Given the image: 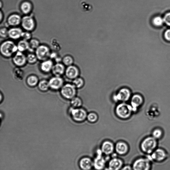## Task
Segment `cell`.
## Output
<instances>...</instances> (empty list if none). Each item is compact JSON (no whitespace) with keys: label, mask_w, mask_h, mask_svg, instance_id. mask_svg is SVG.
Returning <instances> with one entry per match:
<instances>
[{"label":"cell","mask_w":170,"mask_h":170,"mask_svg":"<svg viewBox=\"0 0 170 170\" xmlns=\"http://www.w3.org/2000/svg\"><path fill=\"white\" fill-rule=\"evenodd\" d=\"M115 111L116 116L122 120L129 118L133 113L131 105L126 102L119 103L115 107Z\"/></svg>","instance_id":"6da1fadb"},{"label":"cell","mask_w":170,"mask_h":170,"mask_svg":"<svg viewBox=\"0 0 170 170\" xmlns=\"http://www.w3.org/2000/svg\"><path fill=\"white\" fill-rule=\"evenodd\" d=\"M18 51L17 45L11 40L4 41L1 44L0 47L1 55L6 58L13 56Z\"/></svg>","instance_id":"7a4b0ae2"},{"label":"cell","mask_w":170,"mask_h":170,"mask_svg":"<svg viewBox=\"0 0 170 170\" xmlns=\"http://www.w3.org/2000/svg\"><path fill=\"white\" fill-rule=\"evenodd\" d=\"M68 113L74 121L78 123L85 121L88 113L84 108H75L71 106L69 109Z\"/></svg>","instance_id":"3957f363"},{"label":"cell","mask_w":170,"mask_h":170,"mask_svg":"<svg viewBox=\"0 0 170 170\" xmlns=\"http://www.w3.org/2000/svg\"><path fill=\"white\" fill-rule=\"evenodd\" d=\"M131 95L132 92L129 88L123 87L113 95L112 99L115 103L126 102L130 100Z\"/></svg>","instance_id":"277c9868"},{"label":"cell","mask_w":170,"mask_h":170,"mask_svg":"<svg viewBox=\"0 0 170 170\" xmlns=\"http://www.w3.org/2000/svg\"><path fill=\"white\" fill-rule=\"evenodd\" d=\"M61 93L64 98L70 100L76 96L77 89L73 84H65L61 89Z\"/></svg>","instance_id":"5b68a950"},{"label":"cell","mask_w":170,"mask_h":170,"mask_svg":"<svg viewBox=\"0 0 170 170\" xmlns=\"http://www.w3.org/2000/svg\"><path fill=\"white\" fill-rule=\"evenodd\" d=\"M157 145L156 139L153 137H148L143 141L141 144V148L144 152L150 154L155 151Z\"/></svg>","instance_id":"8992f818"},{"label":"cell","mask_w":170,"mask_h":170,"mask_svg":"<svg viewBox=\"0 0 170 170\" xmlns=\"http://www.w3.org/2000/svg\"><path fill=\"white\" fill-rule=\"evenodd\" d=\"M51 52L49 47L44 45H40L35 51V54L38 60L42 61L49 59Z\"/></svg>","instance_id":"52a82bcc"},{"label":"cell","mask_w":170,"mask_h":170,"mask_svg":"<svg viewBox=\"0 0 170 170\" xmlns=\"http://www.w3.org/2000/svg\"><path fill=\"white\" fill-rule=\"evenodd\" d=\"M21 25L24 30L31 32L35 30L36 27L35 20L31 15H25L22 18Z\"/></svg>","instance_id":"ba28073f"},{"label":"cell","mask_w":170,"mask_h":170,"mask_svg":"<svg viewBox=\"0 0 170 170\" xmlns=\"http://www.w3.org/2000/svg\"><path fill=\"white\" fill-rule=\"evenodd\" d=\"M13 57V63L18 67H23L27 63L26 56L23 52L18 51Z\"/></svg>","instance_id":"9c48e42d"},{"label":"cell","mask_w":170,"mask_h":170,"mask_svg":"<svg viewBox=\"0 0 170 170\" xmlns=\"http://www.w3.org/2000/svg\"><path fill=\"white\" fill-rule=\"evenodd\" d=\"M151 164L147 159H140L136 160L133 165L134 170H150Z\"/></svg>","instance_id":"30bf717a"},{"label":"cell","mask_w":170,"mask_h":170,"mask_svg":"<svg viewBox=\"0 0 170 170\" xmlns=\"http://www.w3.org/2000/svg\"><path fill=\"white\" fill-rule=\"evenodd\" d=\"M49 88L53 90L61 89L64 85V81L61 77L54 76L49 81Z\"/></svg>","instance_id":"8fae6325"},{"label":"cell","mask_w":170,"mask_h":170,"mask_svg":"<svg viewBox=\"0 0 170 170\" xmlns=\"http://www.w3.org/2000/svg\"><path fill=\"white\" fill-rule=\"evenodd\" d=\"M65 74L66 77L69 79L73 80L79 77L80 71L77 66L72 65L66 69Z\"/></svg>","instance_id":"7c38bea8"},{"label":"cell","mask_w":170,"mask_h":170,"mask_svg":"<svg viewBox=\"0 0 170 170\" xmlns=\"http://www.w3.org/2000/svg\"><path fill=\"white\" fill-rule=\"evenodd\" d=\"M130 105L131 106L133 113L137 110L138 108L143 103V98L140 94H134L130 99Z\"/></svg>","instance_id":"4fadbf2b"},{"label":"cell","mask_w":170,"mask_h":170,"mask_svg":"<svg viewBox=\"0 0 170 170\" xmlns=\"http://www.w3.org/2000/svg\"><path fill=\"white\" fill-rule=\"evenodd\" d=\"M22 18L18 14L10 15L8 18L7 23L10 26L12 27H17L21 24Z\"/></svg>","instance_id":"5bb4252c"},{"label":"cell","mask_w":170,"mask_h":170,"mask_svg":"<svg viewBox=\"0 0 170 170\" xmlns=\"http://www.w3.org/2000/svg\"><path fill=\"white\" fill-rule=\"evenodd\" d=\"M23 32L22 29L20 28L12 27L9 30V37L12 39L18 40L22 38Z\"/></svg>","instance_id":"9a60e30c"},{"label":"cell","mask_w":170,"mask_h":170,"mask_svg":"<svg viewBox=\"0 0 170 170\" xmlns=\"http://www.w3.org/2000/svg\"><path fill=\"white\" fill-rule=\"evenodd\" d=\"M65 65L63 63H56L53 65L51 71L54 76L61 77L65 73Z\"/></svg>","instance_id":"2e32d148"},{"label":"cell","mask_w":170,"mask_h":170,"mask_svg":"<svg viewBox=\"0 0 170 170\" xmlns=\"http://www.w3.org/2000/svg\"><path fill=\"white\" fill-rule=\"evenodd\" d=\"M152 160L160 162L164 160L167 157V154L162 149L158 148L153 152L151 156Z\"/></svg>","instance_id":"e0dca14e"},{"label":"cell","mask_w":170,"mask_h":170,"mask_svg":"<svg viewBox=\"0 0 170 170\" xmlns=\"http://www.w3.org/2000/svg\"><path fill=\"white\" fill-rule=\"evenodd\" d=\"M105 163L106 161L102 155L97 154V157L94 160L93 166L97 170H101L105 167Z\"/></svg>","instance_id":"ac0fdd59"},{"label":"cell","mask_w":170,"mask_h":170,"mask_svg":"<svg viewBox=\"0 0 170 170\" xmlns=\"http://www.w3.org/2000/svg\"><path fill=\"white\" fill-rule=\"evenodd\" d=\"M53 65V63L52 60L49 59L42 61L40 65V68L43 72L48 73L52 71Z\"/></svg>","instance_id":"d6986e66"},{"label":"cell","mask_w":170,"mask_h":170,"mask_svg":"<svg viewBox=\"0 0 170 170\" xmlns=\"http://www.w3.org/2000/svg\"><path fill=\"white\" fill-rule=\"evenodd\" d=\"M101 148L102 152L106 155L111 154L113 152L114 150L113 144L109 141H106L104 143Z\"/></svg>","instance_id":"ffe728a7"},{"label":"cell","mask_w":170,"mask_h":170,"mask_svg":"<svg viewBox=\"0 0 170 170\" xmlns=\"http://www.w3.org/2000/svg\"><path fill=\"white\" fill-rule=\"evenodd\" d=\"M80 165L81 168L83 170H89L93 166V163L90 159L84 158L81 160Z\"/></svg>","instance_id":"44dd1931"},{"label":"cell","mask_w":170,"mask_h":170,"mask_svg":"<svg viewBox=\"0 0 170 170\" xmlns=\"http://www.w3.org/2000/svg\"><path fill=\"white\" fill-rule=\"evenodd\" d=\"M122 164L121 160L114 158L109 162V168L110 170H119L121 168Z\"/></svg>","instance_id":"7402d4cb"},{"label":"cell","mask_w":170,"mask_h":170,"mask_svg":"<svg viewBox=\"0 0 170 170\" xmlns=\"http://www.w3.org/2000/svg\"><path fill=\"white\" fill-rule=\"evenodd\" d=\"M32 4L28 2H23L20 6V10L22 13L25 15H29L32 10Z\"/></svg>","instance_id":"603a6c76"},{"label":"cell","mask_w":170,"mask_h":170,"mask_svg":"<svg viewBox=\"0 0 170 170\" xmlns=\"http://www.w3.org/2000/svg\"><path fill=\"white\" fill-rule=\"evenodd\" d=\"M18 51L23 52L30 49V44L28 41L23 39L19 41L17 44Z\"/></svg>","instance_id":"cb8c5ba5"},{"label":"cell","mask_w":170,"mask_h":170,"mask_svg":"<svg viewBox=\"0 0 170 170\" xmlns=\"http://www.w3.org/2000/svg\"><path fill=\"white\" fill-rule=\"evenodd\" d=\"M116 151L120 155L125 154L128 150V147L126 144L124 142H119L116 145Z\"/></svg>","instance_id":"d4e9b609"},{"label":"cell","mask_w":170,"mask_h":170,"mask_svg":"<svg viewBox=\"0 0 170 170\" xmlns=\"http://www.w3.org/2000/svg\"><path fill=\"white\" fill-rule=\"evenodd\" d=\"M27 84L31 87H34L38 85L39 82V79L37 76L32 75L29 76L26 80Z\"/></svg>","instance_id":"484cf974"},{"label":"cell","mask_w":170,"mask_h":170,"mask_svg":"<svg viewBox=\"0 0 170 170\" xmlns=\"http://www.w3.org/2000/svg\"><path fill=\"white\" fill-rule=\"evenodd\" d=\"M70 104L71 106L75 108L82 107L83 105V102L81 98L76 96L70 100Z\"/></svg>","instance_id":"4316f807"},{"label":"cell","mask_w":170,"mask_h":170,"mask_svg":"<svg viewBox=\"0 0 170 170\" xmlns=\"http://www.w3.org/2000/svg\"><path fill=\"white\" fill-rule=\"evenodd\" d=\"M152 24L155 27H160L163 26L164 23L163 18L158 15L153 18L151 21Z\"/></svg>","instance_id":"83f0119b"},{"label":"cell","mask_w":170,"mask_h":170,"mask_svg":"<svg viewBox=\"0 0 170 170\" xmlns=\"http://www.w3.org/2000/svg\"><path fill=\"white\" fill-rule=\"evenodd\" d=\"M85 84L84 80L82 77H78L73 80L72 84L77 89H80L83 87Z\"/></svg>","instance_id":"f1b7e54d"},{"label":"cell","mask_w":170,"mask_h":170,"mask_svg":"<svg viewBox=\"0 0 170 170\" xmlns=\"http://www.w3.org/2000/svg\"><path fill=\"white\" fill-rule=\"evenodd\" d=\"M29 42L30 46V49L29 51L31 53L35 51L36 49L40 45L39 41L36 39H32Z\"/></svg>","instance_id":"f546056e"},{"label":"cell","mask_w":170,"mask_h":170,"mask_svg":"<svg viewBox=\"0 0 170 170\" xmlns=\"http://www.w3.org/2000/svg\"><path fill=\"white\" fill-rule=\"evenodd\" d=\"M13 74L14 77L19 81L22 80L24 77V73L23 70L20 67H16L13 70Z\"/></svg>","instance_id":"4dcf8cb0"},{"label":"cell","mask_w":170,"mask_h":170,"mask_svg":"<svg viewBox=\"0 0 170 170\" xmlns=\"http://www.w3.org/2000/svg\"><path fill=\"white\" fill-rule=\"evenodd\" d=\"M99 120V116L95 112H90L87 116V120L89 122L92 123H96Z\"/></svg>","instance_id":"1f68e13d"},{"label":"cell","mask_w":170,"mask_h":170,"mask_svg":"<svg viewBox=\"0 0 170 170\" xmlns=\"http://www.w3.org/2000/svg\"><path fill=\"white\" fill-rule=\"evenodd\" d=\"M38 86L39 89L43 92H46L50 88L49 81L46 80H42L39 81Z\"/></svg>","instance_id":"d6a6232c"},{"label":"cell","mask_w":170,"mask_h":170,"mask_svg":"<svg viewBox=\"0 0 170 170\" xmlns=\"http://www.w3.org/2000/svg\"><path fill=\"white\" fill-rule=\"evenodd\" d=\"M26 57L27 63L30 64H35L38 60L35 54L32 53L28 54L26 56Z\"/></svg>","instance_id":"836d02e7"},{"label":"cell","mask_w":170,"mask_h":170,"mask_svg":"<svg viewBox=\"0 0 170 170\" xmlns=\"http://www.w3.org/2000/svg\"><path fill=\"white\" fill-rule=\"evenodd\" d=\"M73 57L69 55H66L62 59V63L65 66L67 67L73 65Z\"/></svg>","instance_id":"e575fe53"},{"label":"cell","mask_w":170,"mask_h":170,"mask_svg":"<svg viewBox=\"0 0 170 170\" xmlns=\"http://www.w3.org/2000/svg\"><path fill=\"white\" fill-rule=\"evenodd\" d=\"M51 45L55 51H59L61 49V46L59 42L56 39L53 38L51 40Z\"/></svg>","instance_id":"d590c367"},{"label":"cell","mask_w":170,"mask_h":170,"mask_svg":"<svg viewBox=\"0 0 170 170\" xmlns=\"http://www.w3.org/2000/svg\"><path fill=\"white\" fill-rule=\"evenodd\" d=\"M9 30L6 27H2L0 30V36L2 38H5L9 37Z\"/></svg>","instance_id":"8d00e7d4"},{"label":"cell","mask_w":170,"mask_h":170,"mask_svg":"<svg viewBox=\"0 0 170 170\" xmlns=\"http://www.w3.org/2000/svg\"><path fill=\"white\" fill-rule=\"evenodd\" d=\"M32 34L30 32L25 31H23L22 36V39L30 41L32 39Z\"/></svg>","instance_id":"74e56055"},{"label":"cell","mask_w":170,"mask_h":170,"mask_svg":"<svg viewBox=\"0 0 170 170\" xmlns=\"http://www.w3.org/2000/svg\"><path fill=\"white\" fill-rule=\"evenodd\" d=\"M152 137L156 139L160 138L162 136L163 132L159 128H157L152 132Z\"/></svg>","instance_id":"f35d334b"},{"label":"cell","mask_w":170,"mask_h":170,"mask_svg":"<svg viewBox=\"0 0 170 170\" xmlns=\"http://www.w3.org/2000/svg\"><path fill=\"white\" fill-rule=\"evenodd\" d=\"M81 10L85 12H90L92 10V7L90 5L87 4H82L81 6Z\"/></svg>","instance_id":"ab89813d"},{"label":"cell","mask_w":170,"mask_h":170,"mask_svg":"<svg viewBox=\"0 0 170 170\" xmlns=\"http://www.w3.org/2000/svg\"><path fill=\"white\" fill-rule=\"evenodd\" d=\"M164 23L170 27V11L167 12L164 15L163 18Z\"/></svg>","instance_id":"60d3db41"},{"label":"cell","mask_w":170,"mask_h":170,"mask_svg":"<svg viewBox=\"0 0 170 170\" xmlns=\"http://www.w3.org/2000/svg\"><path fill=\"white\" fill-rule=\"evenodd\" d=\"M164 37L166 41L170 42V28L168 29L165 31Z\"/></svg>","instance_id":"b9f144b4"},{"label":"cell","mask_w":170,"mask_h":170,"mask_svg":"<svg viewBox=\"0 0 170 170\" xmlns=\"http://www.w3.org/2000/svg\"><path fill=\"white\" fill-rule=\"evenodd\" d=\"M59 56V55L58 54L57 52L55 51L54 52H51L49 58L51 59L55 60L57 57Z\"/></svg>","instance_id":"7bdbcfd3"},{"label":"cell","mask_w":170,"mask_h":170,"mask_svg":"<svg viewBox=\"0 0 170 170\" xmlns=\"http://www.w3.org/2000/svg\"><path fill=\"white\" fill-rule=\"evenodd\" d=\"M121 170H132V169L131 167L128 166H127L123 168Z\"/></svg>","instance_id":"ee69618b"},{"label":"cell","mask_w":170,"mask_h":170,"mask_svg":"<svg viewBox=\"0 0 170 170\" xmlns=\"http://www.w3.org/2000/svg\"><path fill=\"white\" fill-rule=\"evenodd\" d=\"M0 22H2L3 18V14L2 11L0 12Z\"/></svg>","instance_id":"f6af8a7d"},{"label":"cell","mask_w":170,"mask_h":170,"mask_svg":"<svg viewBox=\"0 0 170 170\" xmlns=\"http://www.w3.org/2000/svg\"><path fill=\"white\" fill-rule=\"evenodd\" d=\"M105 170H110L109 168H106L105 169Z\"/></svg>","instance_id":"bcb514c9"}]
</instances>
